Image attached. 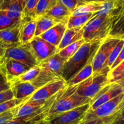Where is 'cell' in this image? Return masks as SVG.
I'll list each match as a JSON object with an SVG mask.
<instances>
[{"label":"cell","instance_id":"obj_15","mask_svg":"<svg viewBox=\"0 0 124 124\" xmlns=\"http://www.w3.org/2000/svg\"><path fill=\"white\" fill-rule=\"evenodd\" d=\"M108 38L124 40V8L113 11Z\"/></svg>","mask_w":124,"mask_h":124},{"label":"cell","instance_id":"obj_49","mask_svg":"<svg viewBox=\"0 0 124 124\" xmlns=\"http://www.w3.org/2000/svg\"><path fill=\"white\" fill-rule=\"evenodd\" d=\"M105 1H108V2H112V1H114V0H105Z\"/></svg>","mask_w":124,"mask_h":124},{"label":"cell","instance_id":"obj_22","mask_svg":"<svg viewBox=\"0 0 124 124\" xmlns=\"http://www.w3.org/2000/svg\"><path fill=\"white\" fill-rule=\"evenodd\" d=\"M71 11L68 10L65 6L58 1L57 3L46 15L53 18L56 23H58L65 19H69V17L71 16Z\"/></svg>","mask_w":124,"mask_h":124},{"label":"cell","instance_id":"obj_16","mask_svg":"<svg viewBox=\"0 0 124 124\" xmlns=\"http://www.w3.org/2000/svg\"><path fill=\"white\" fill-rule=\"evenodd\" d=\"M8 83L14 98L19 100H23L29 98L38 90L36 87L29 82H19L13 80Z\"/></svg>","mask_w":124,"mask_h":124},{"label":"cell","instance_id":"obj_31","mask_svg":"<svg viewBox=\"0 0 124 124\" xmlns=\"http://www.w3.org/2000/svg\"><path fill=\"white\" fill-rule=\"evenodd\" d=\"M40 70H41V68H40V67L39 65L38 66L34 67H32L29 69V70H27L26 72H25L24 74L21 75L20 76H19V77L16 78L15 79H13L11 80V81L16 80V81H19V82H31L38 76L39 73L40 72Z\"/></svg>","mask_w":124,"mask_h":124},{"label":"cell","instance_id":"obj_28","mask_svg":"<svg viewBox=\"0 0 124 124\" xmlns=\"http://www.w3.org/2000/svg\"><path fill=\"white\" fill-rule=\"evenodd\" d=\"M21 19H12L0 10V30L16 27L21 24Z\"/></svg>","mask_w":124,"mask_h":124},{"label":"cell","instance_id":"obj_29","mask_svg":"<svg viewBox=\"0 0 124 124\" xmlns=\"http://www.w3.org/2000/svg\"><path fill=\"white\" fill-rule=\"evenodd\" d=\"M84 42L85 41L84 39H82L79 40V41H76V42H74V43L69 45L68 46L65 47V48L59 50L58 52V53L62 58L67 60L69 58H71L78 50L79 48L81 47V46Z\"/></svg>","mask_w":124,"mask_h":124},{"label":"cell","instance_id":"obj_6","mask_svg":"<svg viewBox=\"0 0 124 124\" xmlns=\"http://www.w3.org/2000/svg\"><path fill=\"white\" fill-rule=\"evenodd\" d=\"M120 39L107 38L104 40L97 50L93 60V75L108 74L110 70L107 67L108 59L111 51Z\"/></svg>","mask_w":124,"mask_h":124},{"label":"cell","instance_id":"obj_25","mask_svg":"<svg viewBox=\"0 0 124 124\" xmlns=\"http://www.w3.org/2000/svg\"><path fill=\"white\" fill-rule=\"evenodd\" d=\"M35 19L36 21V26L35 36H40L57 24L53 18L47 15L39 17Z\"/></svg>","mask_w":124,"mask_h":124},{"label":"cell","instance_id":"obj_11","mask_svg":"<svg viewBox=\"0 0 124 124\" xmlns=\"http://www.w3.org/2000/svg\"><path fill=\"white\" fill-rule=\"evenodd\" d=\"M124 93V88L117 83H111L102 89L90 102L88 110H94L104 103Z\"/></svg>","mask_w":124,"mask_h":124},{"label":"cell","instance_id":"obj_38","mask_svg":"<svg viewBox=\"0 0 124 124\" xmlns=\"http://www.w3.org/2000/svg\"><path fill=\"white\" fill-rule=\"evenodd\" d=\"M9 89H10L9 83L4 75L0 70V93Z\"/></svg>","mask_w":124,"mask_h":124},{"label":"cell","instance_id":"obj_33","mask_svg":"<svg viewBox=\"0 0 124 124\" xmlns=\"http://www.w3.org/2000/svg\"><path fill=\"white\" fill-rule=\"evenodd\" d=\"M124 44V40H120V41L117 42V44L115 46V47H114L113 50L111 51V53H110V56H109L108 59L107 63V67L108 69L110 70V71L111 66H112L113 63L115 62V61H116V58L118 56L120 52H121Z\"/></svg>","mask_w":124,"mask_h":124},{"label":"cell","instance_id":"obj_41","mask_svg":"<svg viewBox=\"0 0 124 124\" xmlns=\"http://www.w3.org/2000/svg\"><path fill=\"white\" fill-rule=\"evenodd\" d=\"M111 124H124V107L113 120Z\"/></svg>","mask_w":124,"mask_h":124},{"label":"cell","instance_id":"obj_39","mask_svg":"<svg viewBox=\"0 0 124 124\" xmlns=\"http://www.w3.org/2000/svg\"><path fill=\"white\" fill-rule=\"evenodd\" d=\"M14 97H13V93H12L11 89L1 92L0 93V104L7 101L11 100Z\"/></svg>","mask_w":124,"mask_h":124},{"label":"cell","instance_id":"obj_7","mask_svg":"<svg viewBox=\"0 0 124 124\" xmlns=\"http://www.w3.org/2000/svg\"><path fill=\"white\" fill-rule=\"evenodd\" d=\"M111 84L108 74L92 75L77 86V93L84 98L92 100L102 89Z\"/></svg>","mask_w":124,"mask_h":124},{"label":"cell","instance_id":"obj_12","mask_svg":"<svg viewBox=\"0 0 124 124\" xmlns=\"http://www.w3.org/2000/svg\"><path fill=\"white\" fill-rule=\"evenodd\" d=\"M67 87L66 82L61 79L50 82L36 90L28 99V101H44L56 94Z\"/></svg>","mask_w":124,"mask_h":124},{"label":"cell","instance_id":"obj_37","mask_svg":"<svg viewBox=\"0 0 124 124\" xmlns=\"http://www.w3.org/2000/svg\"><path fill=\"white\" fill-rule=\"evenodd\" d=\"M12 109L0 115V124H6V122L14 118V115Z\"/></svg>","mask_w":124,"mask_h":124},{"label":"cell","instance_id":"obj_32","mask_svg":"<svg viewBox=\"0 0 124 124\" xmlns=\"http://www.w3.org/2000/svg\"><path fill=\"white\" fill-rule=\"evenodd\" d=\"M47 115H42L35 117H17L13 118L4 124H35L39 121L46 119Z\"/></svg>","mask_w":124,"mask_h":124},{"label":"cell","instance_id":"obj_14","mask_svg":"<svg viewBox=\"0 0 124 124\" xmlns=\"http://www.w3.org/2000/svg\"><path fill=\"white\" fill-rule=\"evenodd\" d=\"M68 20L69 19H67L58 23L39 36L54 47H58L62 39L65 30L67 29Z\"/></svg>","mask_w":124,"mask_h":124},{"label":"cell","instance_id":"obj_30","mask_svg":"<svg viewBox=\"0 0 124 124\" xmlns=\"http://www.w3.org/2000/svg\"><path fill=\"white\" fill-rule=\"evenodd\" d=\"M38 1L39 0H25V6L21 16L22 21H27L33 19L34 11Z\"/></svg>","mask_w":124,"mask_h":124},{"label":"cell","instance_id":"obj_50","mask_svg":"<svg viewBox=\"0 0 124 124\" xmlns=\"http://www.w3.org/2000/svg\"><path fill=\"white\" fill-rule=\"evenodd\" d=\"M98 1H105V0H98Z\"/></svg>","mask_w":124,"mask_h":124},{"label":"cell","instance_id":"obj_2","mask_svg":"<svg viewBox=\"0 0 124 124\" xmlns=\"http://www.w3.org/2000/svg\"><path fill=\"white\" fill-rule=\"evenodd\" d=\"M77 86H67L59 92L48 110L46 119L50 121L58 115L79 106L89 104L91 99L84 98L77 93Z\"/></svg>","mask_w":124,"mask_h":124},{"label":"cell","instance_id":"obj_45","mask_svg":"<svg viewBox=\"0 0 124 124\" xmlns=\"http://www.w3.org/2000/svg\"><path fill=\"white\" fill-rule=\"evenodd\" d=\"M35 124H52L50 123L49 121H47L46 119H41L40 121H39L38 122H37Z\"/></svg>","mask_w":124,"mask_h":124},{"label":"cell","instance_id":"obj_26","mask_svg":"<svg viewBox=\"0 0 124 124\" xmlns=\"http://www.w3.org/2000/svg\"><path fill=\"white\" fill-rule=\"evenodd\" d=\"M58 1V0H39L34 11L33 19L46 15L57 3Z\"/></svg>","mask_w":124,"mask_h":124},{"label":"cell","instance_id":"obj_46","mask_svg":"<svg viewBox=\"0 0 124 124\" xmlns=\"http://www.w3.org/2000/svg\"><path fill=\"white\" fill-rule=\"evenodd\" d=\"M115 83H117L118 84H119L120 85L122 86V87L124 88V78L121 79H120L119 81H117V82H116Z\"/></svg>","mask_w":124,"mask_h":124},{"label":"cell","instance_id":"obj_1","mask_svg":"<svg viewBox=\"0 0 124 124\" xmlns=\"http://www.w3.org/2000/svg\"><path fill=\"white\" fill-rule=\"evenodd\" d=\"M104 41L84 42L64 65L62 78L67 82L82 70L92 59Z\"/></svg>","mask_w":124,"mask_h":124},{"label":"cell","instance_id":"obj_44","mask_svg":"<svg viewBox=\"0 0 124 124\" xmlns=\"http://www.w3.org/2000/svg\"><path fill=\"white\" fill-rule=\"evenodd\" d=\"M14 0H0V10H3L8 4Z\"/></svg>","mask_w":124,"mask_h":124},{"label":"cell","instance_id":"obj_18","mask_svg":"<svg viewBox=\"0 0 124 124\" xmlns=\"http://www.w3.org/2000/svg\"><path fill=\"white\" fill-rule=\"evenodd\" d=\"M20 26L21 25L12 29L0 30V44L4 49L21 44L19 42Z\"/></svg>","mask_w":124,"mask_h":124},{"label":"cell","instance_id":"obj_36","mask_svg":"<svg viewBox=\"0 0 124 124\" xmlns=\"http://www.w3.org/2000/svg\"><path fill=\"white\" fill-rule=\"evenodd\" d=\"M123 71H124V59L115 69L110 70L108 73V78L110 83H114L116 78Z\"/></svg>","mask_w":124,"mask_h":124},{"label":"cell","instance_id":"obj_3","mask_svg":"<svg viewBox=\"0 0 124 124\" xmlns=\"http://www.w3.org/2000/svg\"><path fill=\"white\" fill-rule=\"evenodd\" d=\"M112 15L113 13L98 15L94 13L93 16L82 27V38L85 42L106 39L111 29Z\"/></svg>","mask_w":124,"mask_h":124},{"label":"cell","instance_id":"obj_47","mask_svg":"<svg viewBox=\"0 0 124 124\" xmlns=\"http://www.w3.org/2000/svg\"><path fill=\"white\" fill-rule=\"evenodd\" d=\"M4 50V48H3V47L2 46V45L0 44V57H1V55H2V53H3Z\"/></svg>","mask_w":124,"mask_h":124},{"label":"cell","instance_id":"obj_4","mask_svg":"<svg viewBox=\"0 0 124 124\" xmlns=\"http://www.w3.org/2000/svg\"><path fill=\"white\" fill-rule=\"evenodd\" d=\"M124 107V93L104 103L94 110H88L83 121L101 120L105 124H111Z\"/></svg>","mask_w":124,"mask_h":124},{"label":"cell","instance_id":"obj_20","mask_svg":"<svg viewBox=\"0 0 124 124\" xmlns=\"http://www.w3.org/2000/svg\"><path fill=\"white\" fill-rule=\"evenodd\" d=\"M82 27H76L67 29L64 34L60 44L57 47V52H59L71 44L83 39Z\"/></svg>","mask_w":124,"mask_h":124},{"label":"cell","instance_id":"obj_17","mask_svg":"<svg viewBox=\"0 0 124 124\" xmlns=\"http://www.w3.org/2000/svg\"><path fill=\"white\" fill-rule=\"evenodd\" d=\"M67 59L62 58L58 53L39 63V65L49 70L56 78L61 79L64 65Z\"/></svg>","mask_w":124,"mask_h":124},{"label":"cell","instance_id":"obj_5","mask_svg":"<svg viewBox=\"0 0 124 124\" xmlns=\"http://www.w3.org/2000/svg\"><path fill=\"white\" fill-rule=\"evenodd\" d=\"M59 92L44 101H27V98L23 103L12 109L14 118L35 117L42 115H47V116L50 108L58 96Z\"/></svg>","mask_w":124,"mask_h":124},{"label":"cell","instance_id":"obj_23","mask_svg":"<svg viewBox=\"0 0 124 124\" xmlns=\"http://www.w3.org/2000/svg\"><path fill=\"white\" fill-rule=\"evenodd\" d=\"M93 59L90 61L83 69L80 70L74 77L66 82L67 86L78 85L93 75Z\"/></svg>","mask_w":124,"mask_h":124},{"label":"cell","instance_id":"obj_8","mask_svg":"<svg viewBox=\"0 0 124 124\" xmlns=\"http://www.w3.org/2000/svg\"><path fill=\"white\" fill-rule=\"evenodd\" d=\"M5 59L18 61L31 68L38 66L39 64L28 48L27 44H20L5 48L0 57V60Z\"/></svg>","mask_w":124,"mask_h":124},{"label":"cell","instance_id":"obj_21","mask_svg":"<svg viewBox=\"0 0 124 124\" xmlns=\"http://www.w3.org/2000/svg\"><path fill=\"white\" fill-rule=\"evenodd\" d=\"M25 0H14L8 4L2 10L5 14L12 19H21L22 13L25 6Z\"/></svg>","mask_w":124,"mask_h":124},{"label":"cell","instance_id":"obj_35","mask_svg":"<svg viewBox=\"0 0 124 124\" xmlns=\"http://www.w3.org/2000/svg\"><path fill=\"white\" fill-rule=\"evenodd\" d=\"M58 1L71 12H73L80 6H82L87 3L84 0H58Z\"/></svg>","mask_w":124,"mask_h":124},{"label":"cell","instance_id":"obj_40","mask_svg":"<svg viewBox=\"0 0 124 124\" xmlns=\"http://www.w3.org/2000/svg\"><path fill=\"white\" fill-rule=\"evenodd\" d=\"M124 59V44L123 46V47H122V49H121V52H120L118 56H117V58H116V61H115V62L113 63V65L111 66V69H110V70H113V69H115V67H116L117 65H118L119 64H120V63Z\"/></svg>","mask_w":124,"mask_h":124},{"label":"cell","instance_id":"obj_9","mask_svg":"<svg viewBox=\"0 0 124 124\" xmlns=\"http://www.w3.org/2000/svg\"><path fill=\"white\" fill-rule=\"evenodd\" d=\"M27 46L39 63L58 53L57 47L39 36H35Z\"/></svg>","mask_w":124,"mask_h":124},{"label":"cell","instance_id":"obj_48","mask_svg":"<svg viewBox=\"0 0 124 124\" xmlns=\"http://www.w3.org/2000/svg\"><path fill=\"white\" fill-rule=\"evenodd\" d=\"M84 1H85L87 3H89V2H99L98 0H84Z\"/></svg>","mask_w":124,"mask_h":124},{"label":"cell","instance_id":"obj_34","mask_svg":"<svg viewBox=\"0 0 124 124\" xmlns=\"http://www.w3.org/2000/svg\"><path fill=\"white\" fill-rule=\"evenodd\" d=\"M26 99H23V100H19V99L13 98L11 100L7 101L0 104V115L16 107L18 105L23 103Z\"/></svg>","mask_w":124,"mask_h":124},{"label":"cell","instance_id":"obj_10","mask_svg":"<svg viewBox=\"0 0 124 124\" xmlns=\"http://www.w3.org/2000/svg\"><path fill=\"white\" fill-rule=\"evenodd\" d=\"M90 108V104L79 106L53 117L52 124H79L83 121Z\"/></svg>","mask_w":124,"mask_h":124},{"label":"cell","instance_id":"obj_27","mask_svg":"<svg viewBox=\"0 0 124 124\" xmlns=\"http://www.w3.org/2000/svg\"><path fill=\"white\" fill-rule=\"evenodd\" d=\"M94 13H90L85 15L76 16H70L67 22V29L83 27L87 24V22L93 16Z\"/></svg>","mask_w":124,"mask_h":124},{"label":"cell","instance_id":"obj_42","mask_svg":"<svg viewBox=\"0 0 124 124\" xmlns=\"http://www.w3.org/2000/svg\"><path fill=\"white\" fill-rule=\"evenodd\" d=\"M114 10L124 8V0H114Z\"/></svg>","mask_w":124,"mask_h":124},{"label":"cell","instance_id":"obj_43","mask_svg":"<svg viewBox=\"0 0 124 124\" xmlns=\"http://www.w3.org/2000/svg\"><path fill=\"white\" fill-rule=\"evenodd\" d=\"M79 124H105L103 121L101 120H93V121H82Z\"/></svg>","mask_w":124,"mask_h":124},{"label":"cell","instance_id":"obj_13","mask_svg":"<svg viewBox=\"0 0 124 124\" xmlns=\"http://www.w3.org/2000/svg\"><path fill=\"white\" fill-rule=\"evenodd\" d=\"M31 69L24 63L13 59L0 60V70L4 75L8 82L19 77Z\"/></svg>","mask_w":124,"mask_h":124},{"label":"cell","instance_id":"obj_19","mask_svg":"<svg viewBox=\"0 0 124 124\" xmlns=\"http://www.w3.org/2000/svg\"><path fill=\"white\" fill-rule=\"evenodd\" d=\"M36 26V21L35 19L21 22L19 31V42L21 44H27L35 37Z\"/></svg>","mask_w":124,"mask_h":124},{"label":"cell","instance_id":"obj_24","mask_svg":"<svg viewBox=\"0 0 124 124\" xmlns=\"http://www.w3.org/2000/svg\"><path fill=\"white\" fill-rule=\"evenodd\" d=\"M108 1H99V2H93L87 3L82 6H80L76 10L71 12V16L85 15L94 13L102 9L104 4Z\"/></svg>","mask_w":124,"mask_h":124}]
</instances>
